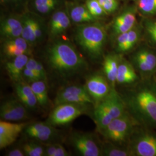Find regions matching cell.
Wrapping results in <instances>:
<instances>
[{
    "mask_svg": "<svg viewBox=\"0 0 156 156\" xmlns=\"http://www.w3.org/2000/svg\"><path fill=\"white\" fill-rule=\"evenodd\" d=\"M140 126L131 114L127 112L112 121L99 133L107 141L122 145L129 142L135 129Z\"/></svg>",
    "mask_w": 156,
    "mask_h": 156,
    "instance_id": "5",
    "label": "cell"
},
{
    "mask_svg": "<svg viewBox=\"0 0 156 156\" xmlns=\"http://www.w3.org/2000/svg\"><path fill=\"white\" fill-rule=\"evenodd\" d=\"M69 17L73 22L90 23L94 22L96 18L90 12L86 6L76 5L71 9Z\"/></svg>",
    "mask_w": 156,
    "mask_h": 156,
    "instance_id": "26",
    "label": "cell"
},
{
    "mask_svg": "<svg viewBox=\"0 0 156 156\" xmlns=\"http://www.w3.org/2000/svg\"><path fill=\"white\" fill-rule=\"evenodd\" d=\"M94 106V121L98 132L106 127L112 121L127 112L123 97L118 93L115 88L112 90L105 98Z\"/></svg>",
    "mask_w": 156,
    "mask_h": 156,
    "instance_id": "4",
    "label": "cell"
},
{
    "mask_svg": "<svg viewBox=\"0 0 156 156\" xmlns=\"http://www.w3.org/2000/svg\"><path fill=\"white\" fill-rule=\"evenodd\" d=\"M29 57L27 54L17 56L6 62L5 69L7 73L12 82L14 83L24 80L23 73Z\"/></svg>",
    "mask_w": 156,
    "mask_h": 156,
    "instance_id": "19",
    "label": "cell"
},
{
    "mask_svg": "<svg viewBox=\"0 0 156 156\" xmlns=\"http://www.w3.org/2000/svg\"><path fill=\"white\" fill-rule=\"evenodd\" d=\"M30 84L37 100L39 106L46 109L50 104L47 82L42 80H39Z\"/></svg>",
    "mask_w": 156,
    "mask_h": 156,
    "instance_id": "24",
    "label": "cell"
},
{
    "mask_svg": "<svg viewBox=\"0 0 156 156\" xmlns=\"http://www.w3.org/2000/svg\"><path fill=\"white\" fill-rule=\"evenodd\" d=\"M28 123H14L1 120L0 122V149L2 150L13 144L20 134L24 131Z\"/></svg>",
    "mask_w": 156,
    "mask_h": 156,
    "instance_id": "14",
    "label": "cell"
},
{
    "mask_svg": "<svg viewBox=\"0 0 156 156\" xmlns=\"http://www.w3.org/2000/svg\"><path fill=\"white\" fill-rule=\"evenodd\" d=\"M46 60L51 72L62 79L71 78L85 71L87 64L68 42L58 41L46 51Z\"/></svg>",
    "mask_w": 156,
    "mask_h": 156,
    "instance_id": "2",
    "label": "cell"
},
{
    "mask_svg": "<svg viewBox=\"0 0 156 156\" xmlns=\"http://www.w3.org/2000/svg\"><path fill=\"white\" fill-rule=\"evenodd\" d=\"M69 155V154L66 148L60 144H58L54 156H68Z\"/></svg>",
    "mask_w": 156,
    "mask_h": 156,
    "instance_id": "37",
    "label": "cell"
},
{
    "mask_svg": "<svg viewBox=\"0 0 156 156\" xmlns=\"http://www.w3.org/2000/svg\"><path fill=\"white\" fill-rule=\"evenodd\" d=\"M84 87L94 101V105L105 98L114 89L104 74L100 73H94L89 76L86 80Z\"/></svg>",
    "mask_w": 156,
    "mask_h": 156,
    "instance_id": "11",
    "label": "cell"
},
{
    "mask_svg": "<svg viewBox=\"0 0 156 156\" xmlns=\"http://www.w3.org/2000/svg\"><path fill=\"white\" fill-rule=\"evenodd\" d=\"M131 62L141 79L156 75V54L148 48H142L135 52Z\"/></svg>",
    "mask_w": 156,
    "mask_h": 156,
    "instance_id": "9",
    "label": "cell"
},
{
    "mask_svg": "<svg viewBox=\"0 0 156 156\" xmlns=\"http://www.w3.org/2000/svg\"><path fill=\"white\" fill-rule=\"evenodd\" d=\"M136 15L133 8H128L118 15L112 24V34L116 37L120 34L128 32L136 24Z\"/></svg>",
    "mask_w": 156,
    "mask_h": 156,
    "instance_id": "15",
    "label": "cell"
},
{
    "mask_svg": "<svg viewBox=\"0 0 156 156\" xmlns=\"http://www.w3.org/2000/svg\"><path fill=\"white\" fill-rule=\"evenodd\" d=\"M2 1H7V0H2Z\"/></svg>",
    "mask_w": 156,
    "mask_h": 156,
    "instance_id": "40",
    "label": "cell"
},
{
    "mask_svg": "<svg viewBox=\"0 0 156 156\" xmlns=\"http://www.w3.org/2000/svg\"><path fill=\"white\" fill-rule=\"evenodd\" d=\"M145 30L150 41L156 45V22L150 21L146 23Z\"/></svg>",
    "mask_w": 156,
    "mask_h": 156,
    "instance_id": "33",
    "label": "cell"
},
{
    "mask_svg": "<svg viewBox=\"0 0 156 156\" xmlns=\"http://www.w3.org/2000/svg\"><path fill=\"white\" fill-rule=\"evenodd\" d=\"M22 20L15 17H8L1 23V35L6 39L22 37Z\"/></svg>",
    "mask_w": 156,
    "mask_h": 156,
    "instance_id": "23",
    "label": "cell"
},
{
    "mask_svg": "<svg viewBox=\"0 0 156 156\" xmlns=\"http://www.w3.org/2000/svg\"><path fill=\"white\" fill-rule=\"evenodd\" d=\"M16 97L28 110L34 111L38 105L37 100L30 84L25 80L15 83Z\"/></svg>",
    "mask_w": 156,
    "mask_h": 156,
    "instance_id": "16",
    "label": "cell"
},
{
    "mask_svg": "<svg viewBox=\"0 0 156 156\" xmlns=\"http://www.w3.org/2000/svg\"><path fill=\"white\" fill-rule=\"evenodd\" d=\"M29 46L28 42L22 37H19L6 39L3 44L2 50L6 57L11 59L17 56L27 54Z\"/></svg>",
    "mask_w": 156,
    "mask_h": 156,
    "instance_id": "21",
    "label": "cell"
},
{
    "mask_svg": "<svg viewBox=\"0 0 156 156\" xmlns=\"http://www.w3.org/2000/svg\"><path fill=\"white\" fill-rule=\"evenodd\" d=\"M8 156H26L22 149L16 148L9 151L7 154Z\"/></svg>",
    "mask_w": 156,
    "mask_h": 156,
    "instance_id": "39",
    "label": "cell"
},
{
    "mask_svg": "<svg viewBox=\"0 0 156 156\" xmlns=\"http://www.w3.org/2000/svg\"><path fill=\"white\" fill-rule=\"evenodd\" d=\"M58 144V143H53L48 145L45 147V156H54Z\"/></svg>",
    "mask_w": 156,
    "mask_h": 156,
    "instance_id": "36",
    "label": "cell"
},
{
    "mask_svg": "<svg viewBox=\"0 0 156 156\" xmlns=\"http://www.w3.org/2000/svg\"><path fill=\"white\" fill-rule=\"evenodd\" d=\"M35 18L26 15L23 17V31L22 37L25 39L30 45H34V25Z\"/></svg>",
    "mask_w": 156,
    "mask_h": 156,
    "instance_id": "27",
    "label": "cell"
},
{
    "mask_svg": "<svg viewBox=\"0 0 156 156\" xmlns=\"http://www.w3.org/2000/svg\"><path fill=\"white\" fill-rule=\"evenodd\" d=\"M69 142L80 156H100L102 154V144L94 134L80 131H74L69 136Z\"/></svg>",
    "mask_w": 156,
    "mask_h": 156,
    "instance_id": "8",
    "label": "cell"
},
{
    "mask_svg": "<svg viewBox=\"0 0 156 156\" xmlns=\"http://www.w3.org/2000/svg\"><path fill=\"white\" fill-rule=\"evenodd\" d=\"M62 103H73L94 105L93 100L87 93L84 86L71 85L58 90L56 95L55 105Z\"/></svg>",
    "mask_w": 156,
    "mask_h": 156,
    "instance_id": "10",
    "label": "cell"
},
{
    "mask_svg": "<svg viewBox=\"0 0 156 156\" xmlns=\"http://www.w3.org/2000/svg\"><path fill=\"white\" fill-rule=\"evenodd\" d=\"M23 76L24 79L29 83H31L35 81L42 80V79L39 76V75L37 73L32 70L27 69L26 67L23 71Z\"/></svg>",
    "mask_w": 156,
    "mask_h": 156,
    "instance_id": "34",
    "label": "cell"
},
{
    "mask_svg": "<svg viewBox=\"0 0 156 156\" xmlns=\"http://www.w3.org/2000/svg\"><path fill=\"white\" fill-rule=\"evenodd\" d=\"M140 37V30L135 26L128 32L118 35L116 37V49L117 53L123 54L132 50L138 42Z\"/></svg>",
    "mask_w": 156,
    "mask_h": 156,
    "instance_id": "17",
    "label": "cell"
},
{
    "mask_svg": "<svg viewBox=\"0 0 156 156\" xmlns=\"http://www.w3.org/2000/svg\"><path fill=\"white\" fill-rule=\"evenodd\" d=\"M138 6L140 11L145 15H156V0H138Z\"/></svg>",
    "mask_w": 156,
    "mask_h": 156,
    "instance_id": "29",
    "label": "cell"
},
{
    "mask_svg": "<svg viewBox=\"0 0 156 156\" xmlns=\"http://www.w3.org/2000/svg\"><path fill=\"white\" fill-rule=\"evenodd\" d=\"M36 9L41 13H47L53 11L57 4V0H35Z\"/></svg>",
    "mask_w": 156,
    "mask_h": 156,
    "instance_id": "30",
    "label": "cell"
},
{
    "mask_svg": "<svg viewBox=\"0 0 156 156\" xmlns=\"http://www.w3.org/2000/svg\"><path fill=\"white\" fill-rule=\"evenodd\" d=\"M37 73L39 75V76L42 79V80H44L47 82V73L45 70L44 65L41 62H38L37 67Z\"/></svg>",
    "mask_w": 156,
    "mask_h": 156,
    "instance_id": "35",
    "label": "cell"
},
{
    "mask_svg": "<svg viewBox=\"0 0 156 156\" xmlns=\"http://www.w3.org/2000/svg\"><path fill=\"white\" fill-rule=\"evenodd\" d=\"M122 58V56L119 53L108 54L104 57L102 62L104 74L113 88H115L116 84L117 72Z\"/></svg>",
    "mask_w": 156,
    "mask_h": 156,
    "instance_id": "20",
    "label": "cell"
},
{
    "mask_svg": "<svg viewBox=\"0 0 156 156\" xmlns=\"http://www.w3.org/2000/svg\"><path fill=\"white\" fill-rule=\"evenodd\" d=\"M40 142L35 140L26 142L23 145L22 149L27 156H45V148L40 145Z\"/></svg>",
    "mask_w": 156,
    "mask_h": 156,
    "instance_id": "28",
    "label": "cell"
},
{
    "mask_svg": "<svg viewBox=\"0 0 156 156\" xmlns=\"http://www.w3.org/2000/svg\"><path fill=\"white\" fill-rule=\"evenodd\" d=\"M133 156H156V134L147 128H136L128 142Z\"/></svg>",
    "mask_w": 156,
    "mask_h": 156,
    "instance_id": "7",
    "label": "cell"
},
{
    "mask_svg": "<svg viewBox=\"0 0 156 156\" xmlns=\"http://www.w3.org/2000/svg\"><path fill=\"white\" fill-rule=\"evenodd\" d=\"M98 1L106 14L115 12L119 7L117 0H98Z\"/></svg>",
    "mask_w": 156,
    "mask_h": 156,
    "instance_id": "32",
    "label": "cell"
},
{
    "mask_svg": "<svg viewBox=\"0 0 156 156\" xmlns=\"http://www.w3.org/2000/svg\"><path fill=\"white\" fill-rule=\"evenodd\" d=\"M127 111L140 124L156 129V78L141 79L123 97Z\"/></svg>",
    "mask_w": 156,
    "mask_h": 156,
    "instance_id": "1",
    "label": "cell"
},
{
    "mask_svg": "<svg viewBox=\"0 0 156 156\" xmlns=\"http://www.w3.org/2000/svg\"><path fill=\"white\" fill-rule=\"evenodd\" d=\"M71 24L70 18L64 11L55 12L51 18L49 34L52 38L58 37L64 33Z\"/></svg>",
    "mask_w": 156,
    "mask_h": 156,
    "instance_id": "22",
    "label": "cell"
},
{
    "mask_svg": "<svg viewBox=\"0 0 156 156\" xmlns=\"http://www.w3.org/2000/svg\"><path fill=\"white\" fill-rule=\"evenodd\" d=\"M86 6L91 14L96 19L106 14L98 0H87Z\"/></svg>",
    "mask_w": 156,
    "mask_h": 156,
    "instance_id": "31",
    "label": "cell"
},
{
    "mask_svg": "<svg viewBox=\"0 0 156 156\" xmlns=\"http://www.w3.org/2000/svg\"><path fill=\"white\" fill-rule=\"evenodd\" d=\"M140 78L132 63L122 57L118 69L116 84L120 85L135 84L140 81Z\"/></svg>",
    "mask_w": 156,
    "mask_h": 156,
    "instance_id": "18",
    "label": "cell"
},
{
    "mask_svg": "<svg viewBox=\"0 0 156 156\" xmlns=\"http://www.w3.org/2000/svg\"><path fill=\"white\" fill-rule=\"evenodd\" d=\"M75 38L90 60L94 62L102 60L107 39L106 30L102 24L90 22L79 26Z\"/></svg>",
    "mask_w": 156,
    "mask_h": 156,
    "instance_id": "3",
    "label": "cell"
},
{
    "mask_svg": "<svg viewBox=\"0 0 156 156\" xmlns=\"http://www.w3.org/2000/svg\"><path fill=\"white\" fill-rule=\"evenodd\" d=\"M28 109L17 97H12L1 103L0 117L1 120L19 122L28 118Z\"/></svg>",
    "mask_w": 156,
    "mask_h": 156,
    "instance_id": "12",
    "label": "cell"
},
{
    "mask_svg": "<svg viewBox=\"0 0 156 156\" xmlns=\"http://www.w3.org/2000/svg\"><path fill=\"white\" fill-rule=\"evenodd\" d=\"M102 154L105 156H132L127 146L117 145L107 141L102 144Z\"/></svg>",
    "mask_w": 156,
    "mask_h": 156,
    "instance_id": "25",
    "label": "cell"
},
{
    "mask_svg": "<svg viewBox=\"0 0 156 156\" xmlns=\"http://www.w3.org/2000/svg\"><path fill=\"white\" fill-rule=\"evenodd\" d=\"M38 62L33 58H29L28 62L26 64V68L37 73V67Z\"/></svg>",
    "mask_w": 156,
    "mask_h": 156,
    "instance_id": "38",
    "label": "cell"
},
{
    "mask_svg": "<svg viewBox=\"0 0 156 156\" xmlns=\"http://www.w3.org/2000/svg\"><path fill=\"white\" fill-rule=\"evenodd\" d=\"M58 131L56 127L45 122L28 124L24 133L31 140L40 142H49L58 137Z\"/></svg>",
    "mask_w": 156,
    "mask_h": 156,
    "instance_id": "13",
    "label": "cell"
},
{
    "mask_svg": "<svg viewBox=\"0 0 156 156\" xmlns=\"http://www.w3.org/2000/svg\"><path fill=\"white\" fill-rule=\"evenodd\" d=\"M90 106L73 103L60 104L51 111L46 122L55 127L68 125L80 116L89 112Z\"/></svg>",
    "mask_w": 156,
    "mask_h": 156,
    "instance_id": "6",
    "label": "cell"
}]
</instances>
